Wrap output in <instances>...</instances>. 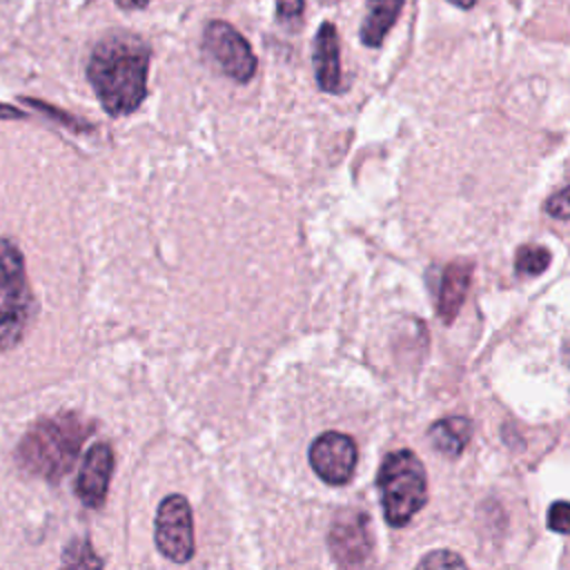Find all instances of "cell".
<instances>
[{
  "mask_svg": "<svg viewBox=\"0 0 570 570\" xmlns=\"http://www.w3.org/2000/svg\"><path fill=\"white\" fill-rule=\"evenodd\" d=\"M149 56V45L131 33H111L96 42L87 62V80L109 116H127L142 105Z\"/></svg>",
  "mask_w": 570,
  "mask_h": 570,
  "instance_id": "6da1fadb",
  "label": "cell"
},
{
  "mask_svg": "<svg viewBox=\"0 0 570 570\" xmlns=\"http://www.w3.org/2000/svg\"><path fill=\"white\" fill-rule=\"evenodd\" d=\"M91 432V423L73 412L45 416L20 439L16 459L29 474L58 481L73 468L78 452Z\"/></svg>",
  "mask_w": 570,
  "mask_h": 570,
  "instance_id": "7a4b0ae2",
  "label": "cell"
},
{
  "mask_svg": "<svg viewBox=\"0 0 570 570\" xmlns=\"http://www.w3.org/2000/svg\"><path fill=\"white\" fill-rule=\"evenodd\" d=\"M383 517L392 528L405 525L428 499V479L421 459L412 450L390 452L376 474Z\"/></svg>",
  "mask_w": 570,
  "mask_h": 570,
  "instance_id": "3957f363",
  "label": "cell"
},
{
  "mask_svg": "<svg viewBox=\"0 0 570 570\" xmlns=\"http://www.w3.org/2000/svg\"><path fill=\"white\" fill-rule=\"evenodd\" d=\"M36 312L20 247L0 236V352L16 347Z\"/></svg>",
  "mask_w": 570,
  "mask_h": 570,
  "instance_id": "277c9868",
  "label": "cell"
},
{
  "mask_svg": "<svg viewBox=\"0 0 570 570\" xmlns=\"http://www.w3.org/2000/svg\"><path fill=\"white\" fill-rule=\"evenodd\" d=\"M154 541L158 552L174 563H187L194 557V519L189 501L183 494H169L160 501Z\"/></svg>",
  "mask_w": 570,
  "mask_h": 570,
  "instance_id": "5b68a950",
  "label": "cell"
},
{
  "mask_svg": "<svg viewBox=\"0 0 570 570\" xmlns=\"http://www.w3.org/2000/svg\"><path fill=\"white\" fill-rule=\"evenodd\" d=\"M207 56L220 67L225 76L236 82H249L256 73V56L249 42L225 20H212L203 33Z\"/></svg>",
  "mask_w": 570,
  "mask_h": 570,
  "instance_id": "8992f818",
  "label": "cell"
},
{
  "mask_svg": "<svg viewBox=\"0 0 570 570\" xmlns=\"http://www.w3.org/2000/svg\"><path fill=\"white\" fill-rule=\"evenodd\" d=\"M309 465L312 470L332 485H343L352 479L358 450L352 436L343 432H323L309 445Z\"/></svg>",
  "mask_w": 570,
  "mask_h": 570,
  "instance_id": "52a82bcc",
  "label": "cell"
},
{
  "mask_svg": "<svg viewBox=\"0 0 570 570\" xmlns=\"http://www.w3.org/2000/svg\"><path fill=\"white\" fill-rule=\"evenodd\" d=\"M330 552L341 566H361L372 552V532L367 514L352 512L334 521L327 534Z\"/></svg>",
  "mask_w": 570,
  "mask_h": 570,
  "instance_id": "ba28073f",
  "label": "cell"
},
{
  "mask_svg": "<svg viewBox=\"0 0 570 570\" xmlns=\"http://www.w3.org/2000/svg\"><path fill=\"white\" fill-rule=\"evenodd\" d=\"M114 472V450L109 443H94L78 470L76 494L87 508H100L107 499Z\"/></svg>",
  "mask_w": 570,
  "mask_h": 570,
  "instance_id": "9c48e42d",
  "label": "cell"
},
{
  "mask_svg": "<svg viewBox=\"0 0 570 570\" xmlns=\"http://www.w3.org/2000/svg\"><path fill=\"white\" fill-rule=\"evenodd\" d=\"M314 67L316 80L323 91L336 94L343 87L341 78V49H338V33L332 22H323L314 38Z\"/></svg>",
  "mask_w": 570,
  "mask_h": 570,
  "instance_id": "30bf717a",
  "label": "cell"
},
{
  "mask_svg": "<svg viewBox=\"0 0 570 570\" xmlns=\"http://www.w3.org/2000/svg\"><path fill=\"white\" fill-rule=\"evenodd\" d=\"M470 278H472V263L468 261H456L450 263L441 276V287H439V316L443 323H452L465 301V294L470 289Z\"/></svg>",
  "mask_w": 570,
  "mask_h": 570,
  "instance_id": "8fae6325",
  "label": "cell"
},
{
  "mask_svg": "<svg viewBox=\"0 0 570 570\" xmlns=\"http://www.w3.org/2000/svg\"><path fill=\"white\" fill-rule=\"evenodd\" d=\"M405 0H367V13L361 24V42L367 47H379L403 9Z\"/></svg>",
  "mask_w": 570,
  "mask_h": 570,
  "instance_id": "7c38bea8",
  "label": "cell"
},
{
  "mask_svg": "<svg viewBox=\"0 0 570 570\" xmlns=\"http://www.w3.org/2000/svg\"><path fill=\"white\" fill-rule=\"evenodd\" d=\"M432 445L445 456H459L472 436V423L465 416H445L432 423L428 432Z\"/></svg>",
  "mask_w": 570,
  "mask_h": 570,
  "instance_id": "4fadbf2b",
  "label": "cell"
},
{
  "mask_svg": "<svg viewBox=\"0 0 570 570\" xmlns=\"http://www.w3.org/2000/svg\"><path fill=\"white\" fill-rule=\"evenodd\" d=\"M550 252L541 245H521L514 256V269L519 276H537L550 265Z\"/></svg>",
  "mask_w": 570,
  "mask_h": 570,
  "instance_id": "5bb4252c",
  "label": "cell"
},
{
  "mask_svg": "<svg viewBox=\"0 0 570 570\" xmlns=\"http://www.w3.org/2000/svg\"><path fill=\"white\" fill-rule=\"evenodd\" d=\"M62 566L100 568V566H105V561L94 552L89 539H73L62 552Z\"/></svg>",
  "mask_w": 570,
  "mask_h": 570,
  "instance_id": "9a60e30c",
  "label": "cell"
},
{
  "mask_svg": "<svg viewBox=\"0 0 570 570\" xmlns=\"http://www.w3.org/2000/svg\"><path fill=\"white\" fill-rule=\"evenodd\" d=\"M548 528L570 534V501H554L548 510Z\"/></svg>",
  "mask_w": 570,
  "mask_h": 570,
  "instance_id": "2e32d148",
  "label": "cell"
},
{
  "mask_svg": "<svg viewBox=\"0 0 570 570\" xmlns=\"http://www.w3.org/2000/svg\"><path fill=\"white\" fill-rule=\"evenodd\" d=\"M421 568H463L465 561L456 554V552H450V550H436V552H430L428 557H423L419 561Z\"/></svg>",
  "mask_w": 570,
  "mask_h": 570,
  "instance_id": "e0dca14e",
  "label": "cell"
},
{
  "mask_svg": "<svg viewBox=\"0 0 570 570\" xmlns=\"http://www.w3.org/2000/svg\"><path fill=\"white\" fill-rule=\"evenodd\" d=\"M546 212L552 216V218H570V187L552 194L548 200H546Z\"/></svg>",
  "mask_w": 570,
  "mask_h": 570,
  "instance_id": "ac0fdd59",
  "label": "cell"
},
{
  "mask_svg": "<svg viewBox=\"0 0 570 570\" xmlns=\"http://www.w3.org/2000/svg\"><path fill=\"white\" fill-rule=\"evenodd\" d=\"M303 0H276V16L281 22H294L303 16Z\"/></svg>",
  "mask_w": 570,
  "mask_h": 570,
  "instance_id": "d6986e66",
  "label": "cell"
},
{
  "mask_svg": "<svg viewBox=\"0 0 570 570\" xmlns=\"http://www.w3.org/2000/svg\"><path fill=\"white\" fill-rule=\"evenodd\" d=\"M0 118H4V120L24 118V111H20V109H16V107H11V105H4V102H0Z\"/></svg>",
  "mask_w": 570,
  "mask_h": 570,
  "instance_id": "ffe728a7",
  "label": "cell"
},
{
  "mask_svg": "<svg viewBox=\"0 0 570 570\" xmlns=\"http://www.w3.org/2000/svg\"><path fill=\"white\" fill-rule=\"evenodd\" d=\"M116 4L125 11H136V9H145L149 0H116Z\"/></svg>",
  "mask_w": 570,
  "mask_h": 570,
  "instance_id": "44dd1931",
  "label": "cell"
},
{
  "mask_svg": "<svg viewBox=\"0 0 570 570\" xmlns=\"http://www.w3.org/2000/svg\"><path fill=\"white\" fill-rule=\"evenodd\" d=\"M452 4H456V7H461V9H472V4L476 2V0H450Z\"/></svg>",
  "mask_w": 570,
  "mask_h": 570,
  "instance_id": "7402d4cb",
  "label": "cell"
}]
</instances>
